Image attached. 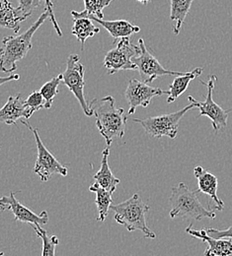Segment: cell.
<instances>
[{"instance_id": "d6986e66", "label": "cell", "mask_w": 232, "mask_h": 256, "mask_svg": "<svg viewBox=\"0 0 232 256\" xmlns=\"http://www.w3.org/2000/svg\"><path fill=\"white\" fill-rule=\"evenodd\" d=\"M25 20L10 1L0 0V28L11 29L17 34L20 31V23Z\"/></svg>"}, {"instance_id": "d4e9b609", "label": "cell", "mask_w": 232, "mask_h": 256, "mask_svg": "<svg viewBox=\"0 0 232 256\" xmlns=\"http://www.w3.org/2000/svg\"><path fill=\"white\" fill-rule=\"evenodd\" d=\"M34 230L39 238L43 242V254L42 256H55L56 248L60 244L58 236H48V232L41 228V226H34Z\"/></svg>"}, {"instance_id": "9a60e30c", "label": "cell", "mask_w": 232, "mask_h": 256, "mask_svg": "<svg viewBox=\"0 0 232 256\" xmlns=\"http://www.w3.org/2000/svg\"><path fill=\"white\" fill-rule=\"evenodd\" d=\"M23 102L21 94L9 96L7 102L0 110V122L7 126H14L17 120L22 118L29 120L31 116Z\"/></svg>"}, {"instance_id": "484cf974", "label": "cell", "mask_w": 232, "mask_h": 256, "mask_svg": "<svg viewBox=\"0 0 232 256\" xmlns=\"http://www.w3.org/2000/svg\"><path fill=\"white\" fill-rule=\"evenodd\" d=\"M25 108H27L30 116H33L34 112L45 108V98L40 91H34L23 102Z\"/></svg>"}, {"instance_id": "7c38bea8", "label": "cell", "mask_w": 232, "mask_h": 256, "mask_svg": "<svg viewBox=\"0 0 232 256\" xmlns=\"http://www.w3.org/2000/svg\"><path fill=\"white\" fill-rule=\"evenodd\" d=\"M17 193H20V192H11L9 196H3L0 198V211L3 212L10 210L13 213L16 222L27 223L33 226L48 224V212L44 210L40 215H37L32 210L24 206L16 199L15 195Z\"/></svg>"}, {"instance_id": "30bf717a", "label": "cell", "mask_w": 232, "mask_h": 256, "mask_svg": "<svg viewBox=\"0 0 232 256\" xmlns=\"http://www.w3.org/2000/svg\"><path fill=\"white\" fill-rule=\"evenodd\" d=\"M138 46L140 48V54H138V56L133 58V62L136 66V69L140 75L142 82L150 84L155 79L162 76H179L184 73L179 71L168 70L164 68L156 60V58L149 52L143 38L138 40Z\"/></svg>"}, {"instance_id": "8992f818", "label": "cell", "mask_w": 232, "mask_h": 256, "mask_svg": "<svg viewBox=\"0 0 232 256\" xmlns=\"http://www.w3.org/2000/svg\"><path fill=\"white\" fill-rule=\"evenodd\" d=\"M114 42H117V46L110 50L104 58V66L108 74L112 75L124 70H137L133 58L140 54L139 46L132 44L130 36L115 40Z\"/></svg>"}, {"instance_id": "8fae6325", "label": "cell", "mask_w": 232, "mask_h": 256, "mask_svg": "<svg viewBox=\"0 0 232 256\" xmlns=\"http://www.w3.org/2000/svg\"><path fill=\"white\" fill-rule=\"evenodd\" d=\"M162 95H167V91L160 88L150 87L142 81L131 79L125 92V96L130 106L129 114H133L137 106H148L153 98Z\"/></svg>"}, {"instance_id": "44dd1931", "label": "cell", "mask_w": 232, "mask_h": 256, "mask_svg": "<svg viewBox=\"0 0 232 256\" xmlns=\"http://www.w3.org/2000/svg\"><path fill=\"white\" fill-rule=\"evenodd\" d=\"M100 29L96 27L92 20L88 18H79L74 20L73 28H72V34H74L78 42L81 44V50H84L85 42L88 38L94 36L95 34H99Z\"/></svg>"}, {"instance_id": "4dcf8cb0", "label": "cell", "mask_w": 232, "mask_h": 256, "mask_svg": "<svg viewBox=\"0 0 232 256\" xmlns=\"http://www.w3.org/2000/svg\"><path fill=\"white\" fill-rule=\"evenodd\" d=\"M136 1H138V2H140V3H142L143 5H146L150 0H136Z\"/></svg>"}, {"instance_id": "83f0119b", "label": "cell", "mask_w": 232, "mask_h": 256, "mask_svg": "<svg viewBox=\"0 0 232 256\" xmlns=\"http://www.w3.org/2000/svg\"><path fill=\"white\" fill-rule=\"evenodd\" d=\"M45 2H46V7H45V8H46V10H47L48 13H49V17H50V19H51V22H52V24H53V26H54L56 32H58V34H59L60 36H63L62 29H61V27H60V25H59V23H58V21H57V19H56L55 13H54V3L52 2V0H45Z\"/></svg>"}, {"instance_id": "e0dca14e", "label": "cell", "mask_w": 232, "mask_h": 256, "mask_svg": "<svg viewBox=\"0 0 232 256\" xmlns=\"http://www.w3.org/2000/svg\"><path fill=\"white\" fill-rule=\"evenodd\" d=\"M110 155V150L109 148H106L102 152V160H101V168L93 176V178L95 180V184H97L101 188L106 190L107 192L114 193L117 186L120 184V180L117 178L109 166L108 158Z\"/></svg>"}, {"instance_id": "4316f807", "label": "cell", "mask_w": 232, "mask_h": 256, "mask_svg": "<svg viewBox=\"0 0 232 256\" xmlns=\"http://www.w3.org/2000/svg\"><path fill=\"white\" fill-rule=\"evenodd\" d=\"M42 0H18V7L17 10L21 16L24 18H28L32 15L35 9L41 4Z\"/></svg>"}, {"instance_id": "7a4b0ae2", "label": "cell", "mask_w": 232, "mask_h": 256, "mask_svg": "<svg viewBox=\"0 0 232 256\" xmlns=\"http://www.w3.org/2000/svg\"><path fill=\"white\" fill-rule=\"evenodd\" d=\"M50 18L47 10L32 24L26 32L16 36H8L3 38L0 48V70L5 73H12L17 69V62L22 60L32 50V38L35 32Z\"/></svg>"}, {"instance_id": "1f68e13d", "label": "cell", "mask_w": 232, "mask_h": 256, "mask_svg": "<svg viewBox=\"0 0 232 256\" xmlns=\"http://www.w3.org/2000/svg\"><path fill=\"white\" fill-rule=\"evenodd\" d=\"M0 256H6L3 252H0Z\"/></svg>"}, {"instance_id": "4fadbf2b", "label": "cell", "mask_w": 232, "mask_h": 256, "mask_svg": "<svg viewBox=\"0 0 232 256\" xmlns=\"http://www.w3.org/2000/svg\"><path fill=\"white\" fill-rule=\"evenodd\" d=\"M186 232L194 238H199L207 244V248L203 252L204 256H232V242L225 238H215L209 236L205 228L195 230L190 224L186 228Z\"/></svg>"}, {"instance_id": "9c48e42d", "label": "cell", "mask_w": 232, "mask_h": 256, "mask_svg": "<svg viewBox=\"0 0 232 256\" xmlns=\"http://www.w3.org/2000/svg\"><path fill=\"white\" fill-rule=\"evenodd\" d=\"M24 126H26L33 132L36 144H37V150H38V156L37 160L34 168V172L39 176L41 182H48L53 176L55 174H61L63 176H67V168L62 164L59 160L56 159V157L45 147L43 144L40 134L38 132L37 128H32L31 126L27 122H25L23 120H20Z\"/></svg>"}, {"instance_id": "5b68a950", "label": "cell", "mask_w": 232, "mask_h": 256, "mask_svg": "<svg viewBox=\"0 0 232 256\" xmlns=\"http://www.w3.org/2000/svg\"><path fill=\"white\" fill-rule=\"evenodd\" d=\"M194 108H197L196 104L191 102L184 108L172 114H166L162 116L147 118L143 120L133 118V122L139 124L147 134L154 138L160 139L161 137L166 136L171 139H174L176 138L178 133L180 120L183 118L185 114H187Z\"/></svg>"}, {"instance_id": "ffe728a7", "label": "cell", "mask_w": 232, "mask_h": 256, "mask_svg": "<svg viewBox=\"0 0 232 256\" xmlns=\"http://www.w3.org/2000/svg\"><path fill=\"white\" fill-rule=\"evenodd\" d=\"M170 1V20L174 21L173 32L179 34L181 28L189 14L195 0H169Z\"/></svg>"}, {"instance_id": "5bb4252c", "label": "cell", "mask_w": 232, "mask_h": 256, "mask_svg": "<svg viewBox=\"0 0 232 256\" xmlns=\"http://www.w3.org/2000/svg\"><path fill=\"white\" fill-rule=\"evenodd\" d=\"M194 174L198 180L199 184V190L197 192L208 195L215 203V210L222 211L224 203L217 196V178L200 166H197L194 168Z\"/></svg>"}, {"instance_id": "7402d4cb", "label": "cell", "mask_w": 232, "mask_h": 256, "mask_svg": "<svg viewBox=\"0 0 232 256\" xmlns=\"http://www.w3.org/2000/svg\"><path fill=\"white\" fill-rule=\"evenodd\" d=\"M89 190L94 192L96 195V205L98 210L97 221L104 222L109 214V210L113 202V198H112L113 193L107 192L106 190H104L95 182L89 188Z\"/></svg>"}, {"instance_id": "cb8c5ba5", "label": "cell", "mask_w": 232, "mask_h": 256, "mask_svg": "<svg viewBox=\"0 0 232 256\" xmlns=\"http://www.w3.org/2000/svg\"><path fill=\"white\" fill-rule=\"evenodd\" d=\"M62 81H63V74H60L42 86L40 92L45 98V108L49 110L52 108L55 96L59 94L58 88L62 83Z\"/></svg>"}, {"instance_id": "f1b7e54d", "label": "cell", "mask_w": 232, "mask_h": 256, "mask_svg": "<svg viewBox=\"0 0 232 256\" xmlns=\"http://www.w3.org/2000/svg\"><path fill=\"white\" fill-rule=\"evenodd\" d=\"M205 230L209 236L215 238H232V226L228 228L222 230L217 228H205Z\"/></svg>"}, {"instance_id": "3957f363", "label": "cell", "mask_w": 232, "mask_h": 256, "mask_svg": "<svg viewBox=\"0 0 232 256\" xmlns=\"http://www.w3.org/2000/svg\"><path fill=\"white\" fill-rule=\"evenodd\" d=\"M199 192H192L184 184L180 182L177 186L172 188V193L169 197V202L172 209L169 212L170 218H183L190 221H199L202 218L214 219L216 213L214 210L204 208L198 198Z\"/></svg>"}, {"instance_id": "6da1fadb", "label": "cell", "mask_w": 232, "mask_h": 256, "mask_svg": "<svg viewBox=\"0 0 232 256\" xmlns=\"http://www.w3.org/2000/svg\"><path fill=\"white\" fill-rule=\"evenodd\" d=\"M89 106L96 116L95 124L108 146L115 139L124 137L128 118L123 108H116V102L113 96H104L101 100L93 98Z\"/></svg>"}, {"instance_id": "ac0fdd59", "label": "cell", "mask_w": 232, "mask_h": 256, "mask_svg": "<svg viewBox=\"0 0 232 256\" xmlns=\"http://www.w3.org/2000/svg\"><path fill=\"white\" fill-rule=\"evenodd\" d=\"M202 71H203L202 67H198L192 71H187L179 76H176L167 91V95H168L167 102L168 104L174 102L188 89L191 81H193L194 79L199 77V75H201Z\"/></svg>"}, {"instance_id": "f546056e", "label": "cell", "mask_w": 232, "mask_h": 256, "mask_svg": "<svg viewBox=\"0 0 232 256\" xmlns=\"http://www.w3.org/2000/svg\"><path fill=\"white\" fill-rule=\"evenodd\" d=\"M19 79H20V75H18V74H12L7 77H0V86L5 83L11 82V81H17Z\"/></svg>"}, {"instance_id": "277c9868", "label": "cell", "mask_w": 232, "mask_h": 256, "mask_svg": "<svg viewBox=\"0 0 232 256\" xmlns=\"http://www.w3.org/2000/svg\"><path fill=\"white\" fill-rule=\"evenodd\" d=\"M111 210L115 212V220L117 223L123 224L129 232L140 230L145 238H155L156 234L150 230L146 224L145 215L150 210L137 193L117 205H111Z\"/></svg>"}, {"instance_id": "52a82bcc", "label": "cell", "mask_w": 232, "mask_h": 256, "mask_svg": "<svg viewBox=\"0 0 232 256\" xmlns=\"http://www.w3.org/2000/svg\"><path fill=\"white\" fill-rule=\"evenodd\" d=\"M84 75L85 68L84 65L80 62V56L78 54H70L67 58V69L63 73L62 83H64L77 98L85 116H92L93 112L84 95Z\"/></svg>"}, {"instance_id": "2e32d148", "label": "cell", "mask_w": 232, "mask_h": 256, "mask_svg": "<svg viewBox=\"0 0 232 256\" xmlns=\"http://www.w3.org/2000/svg\"><path fill=\"white\" fill-rule=\"evenodd\" d=\"M88 19L97 22L100 25H102L107 32H109L114 40H119L122 38L131 36L133 34L140 32V28L138 26H135L131 22L127 20H115V21H106L103 19L96 18L93 15H90L87 17Z\"/></svg>"}, {"instance_id": "ba28073f", "label": "cell", "mask_w": 232, "mask_h": 256, "mask_svg": "<svg viewBox=\"0 0 232 256\" xmlns=\"http://www.w3.org/2000/svg\"><path fill=\"white\" fill-rule=\"evenodd\" d=\"M217 77L215 75H211L208 78V81L205 83L201 80L199 82L206 87L207 93L205 96V100L203 102H199L192 96H188V100L191 102L196 104L197 108H199V114L198 116H207L212 124V129L214 132H218L220 129L227 126V120L228 114L232 112V108L223 110L219 106L212 98L213 89L215 87V82Z\"/></svg>"}, {"instance_id": "603a6c76", "label": "cell", "mask_w": 232, "mask_h": 256, "mask_svg": "<svg viewBox=\"0 0 232 256\" xmlns=\"http://www.w3.org/2000/svg\"><path fill=\"white\" fill-rule=\"evenodd\" d=\"M84 1V10L77 12L71 11V16L73 20L79 18H87L90 15L95 16L96 18L103 19L104 9L109 6L114 0H83Z\"/></svg>"}]
</instances>
